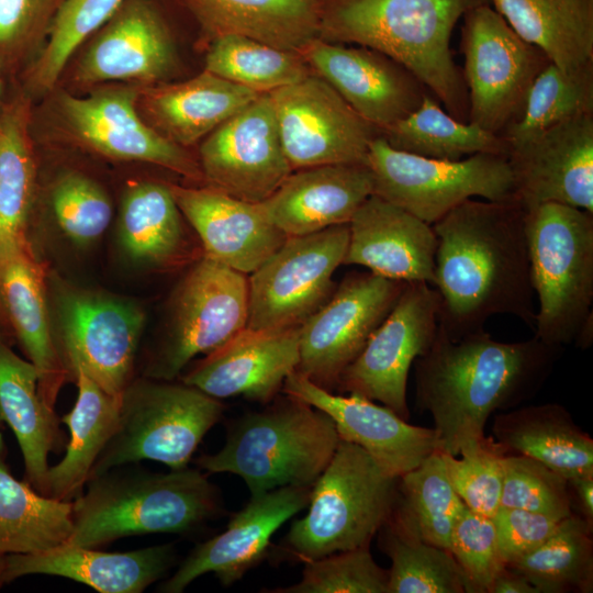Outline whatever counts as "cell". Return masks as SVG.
<instances>
[{"label": "cell", "instance_id": "obj_16", "mask_svg": "<svg viewBox=\"0 0 593 593\" xmlns=\"http://www.w3.org/2000/svg\"><path fill=\"white\" fill-rule=\"evenodd\" d=\"M269 94L293 170L366 164L370 143L380 132L324 79L311 74Z\"/></svg>", "mask_w": 593, "mask_h": 593}, {"label": "cell", "instance_id": "obj_54", "mask_svg": "<svg viewBox=\"0 0 593 593\" xmlns=\"http://www.w3.org/2000/svg\"><path fill=\"white\" fill-rule=\"evenodd\" d=\"M488 593H539L521 573L504 566L494 577Z\"/></svg>", "mask_w": 593, "mask_h": 593}, {"label": "cell", "instance_id": "obj_48", "mask_svg": "<svg viewBox=\"0 0 593 593\" xmlns=\"http://www.w3.org/2000/svg\"><path fill=\"white\" fill-rule=\"evenodd\" d=\"M448 479L467 508L492 517L501 506L504 451L491 438L458 456L443 452Z\"/></svg>", "mask_w": 593, "mask_h": 593}, {"label": "cell", "instance_id": "obj_24", "mask_svg": "<svg viewBox=\"0 0 593 593\" xmlns=\"http://www.w3.org/2000/svg\"><path fill=\"white\" fill-rule=\"evenodd\" d=\"M300 326L277 329L246 327L205 355L181 381L217 400L242 396L268 404L282 390L288 376L298 368Z\"/></svg>", "mask_w": 593, "mask_h": 593}, {"label": "cell", "instance_id": "obj_45", "mask_svg": "<svg viewBox=\"0 0 593 593\" xmlns=\"http://www.w3.org/2000/svg\"><path fill=\"white\" fill-rule=\"evenodd\" d=\"M123 0H63L34 61L30 85L37 92L54 88L75 51L114 14Z\"/></svg>", "mask_w": 593, "mask_h": 593}, {"label": "cell", "instance_id": "obj_43", "mask_svg": "<svg viewBox=\"0 0 593 593\" xmlns=\"http://www.w3.org/2000/svg\"><path fill=\"white\" fill-rule=\"evenodd\" d=\"M588 114H593V63L571 70L550 63L534 80L522 115L502 136L510 147Z\"/></svg>", "mask_w": 593, "mask_h": 593}, {"label": "cell", "instance_id": "obj_29", "mask_svg": "<svg viewBox=\"0 0 593 593\" xmlns=\"http://www.w3.org/2000/svg\"><path fill=\"white\" fill-rule=\"evenodd\" d=\"M0 307L38 373V393L54 409L67 371L49 325L44 271L31 243L0 251Z\"/></svg>", "mask_w": 593, "mask_h": 593}, {"label": "cell", "instance_id": "obj_21", "mask_svg": "<svg viewBox=\"0 0 593 593\" xmlns=\"http://www.w3.org/2000/svg\"><path fill=\"white\" fill-rule=\"evenodd\" d=\"M311 489L283 486L250 495L225 530L197 545L158 591L181 593L205 573H213L224 586L239 581L268 556L273 534L307 506Z\"/></svg>", "mask_w": 593, "mask_h": 593}, {"label": "cell", "instance_id": "obj_55", "mask_svg": "<svg viewBox=\"0 0 593 593\" xmlns=\"http://www.w3.org/2000/svg\"><path fill=\"white\" fill-rule=\"evenodd\" d=\"M593 343V315L590 316L581 326L575 339L574 345L578 348L586 349Z\"/></svg>", "mask_w": 593, "mask_h": 593}, {"label": "cell", "instance_id": "obj_47", "mask_svg": "<svg viewBox=\"0 0 593 593\" xmlns=\"http://www.w3.org/2000/svg\"><path fill=\"white\" fill-rule=\"evenodd\" d=\"M501 506L559 519L573 513L568 480L537 460L514 454L503 457Z\"/></svg>", "mask_w": 593, "mask_h": 593}, {"label": "cell", "instance_id": "obj_20", "mask_svg": "<svg viewBox=\"0 0 593 593\" xmlns=\"http://www.w3.org/2000/svg\"><path fill=\"white\" fill-rule=\"evenodd\" d=\"M299 54L380 133L417 109L427 88L404 66L368 47H346L320 37Z\"/></svg>", "mask_w": 593, "mask_h": 593}, {"label": "cell", "instance_id": "obj_36", "mask_svg": "<svg viewBox=\"0 0 593 593\" xmlns=\"http://www.w3.org/2000/svg\"><path fill=\"white\" fill-rule=\"evenodd\" d=\"M71 502L58 501L18 480L0 444V562L9 555L35 553L68 541Z\"/></svg>", "mask_w": 593, "mask_h": 593}, {"label": "cell", "instance_id": "obj_39", "mask_svg": "<svg viewBox=\"0 0 593 593\" xmlns=\"http://www.w3.org/2000/svg\"><path fill=\"white\" fill-rule=\"evenodd\" d=\"M120 240L135 260L163 264L181 248V212L168 184L136 181L124 192L120 213Z\"/></svg>", "mask_w": 593, "mask_h": 593}, {"label": "cell", "instance_id": "obj_50", "mask_svg": "<svg viewBox=\"0 0 593 593\" xmlns=\"http://www.w3.org/2000/svg\"><path fill=\"white\" fill-rule=\"evenodd\" d=\"M449 551L463 577L468 593H488L505 566L499 555L492 517L465 508L456 521Z\"/></svg>", "mask_w": 593, "mask_h": 593}, {"label": "cell", "instance_id": "obj_42", "mask_svg": "<svg viewBox=\"0 0 593 593\" xmlns=\"http://www.w3.org/2000/svg\"><path fill=\"white\" fill-rule=\"evenodd\" d=\"M208 47L204 70L260 94L313 74L299 53L249 37L225 35L211 41Z\"/></svg>", "mask_w": 593, "mask_h": 593}, {"label": "cell", "instance_id": "obj_26", "mask_svg": "<svg viewBox=\"0 0 593 593\" xmlns=\"http://www.w3.org/2000/svg\"><path fill=\"white\" fill-rule=\"evenodd\" d=\"M344 265L403 282L433 286L437 237L433 225L371 194L348 223Z\"/></svg>", "mask_w": 593, "mask_h": 593}, {"label": "cell", "instance_id": "obj_25", "mask_svg": "<svg viewBox=\"0 0 593 593\" xmlns=\"http://www.w3.org/2000/svg\"><path fill=\"white\" fill-rule=\"evenodd\" d=\"M181 215L199 235L204 256L244 275L255 271L288 238L268 217L262 202L220 190L168 184Z\"/></svg>", "mask_w": 593, "mask_h": 593}, {"label": "cell", "instance_id": "obj_22", "mask_svg": "<svg viewBox=\"0 0 593 593\" xmlns=\"http://www.w3.org/2000/svg\"><path fill=\"white\" fill-rule=\"evenodd\" d=\"M507 159L515 198L525 210L556 202L593 213V114L510 146Z\"/></svg>", "mask_w": 593, "mask_h": 593}, {"label": "cell", "instance_id": "obj_23", "mask_svg": "<svg viewBox=\"0 0 593 593\" xmlns=\"http://www.w3.org/2000/svg\"><path fill=\"white\" fill-rule=\"evenodd\" d=\"M283 393L326 413L340 439L362 448L389 475L399 478L439 450L434 428L411 425L385 405L362 395L334 393L293 371Z\"/></svg>", "mask_w": 593, "mask_h": 593}, {"label": "cell", "instance_id": "obj_37", "mask_svg": "<svg viewBox=\"0 0 593 593\" xmlns=\"http://www.w3.org/2000/svg\"><path fill=\"white\" fill-rule=\"evenodd\" d=\"M466 505L455 492L440 450L399 477L388 519L395 528L449 550L454 525Z\"/></svg>", "mask_w": 593, "mask_h": 593}, {"label": "cell", "instance_id": "obj_44", "mask_svg": "<svg viewBox=\"0 0 593 593\" xmlns=\"http://www.w3.org/2000/svg\"><path fill=\"white\" fill-rule=\"evenodd\" d=\"M390 558L388 593H463V577L448 549L404 534L385 522L377 534Z\"/></svg>", "mask_w": 593, "mask_h": 593}, {"label": "cell", "instance_id": "obj_2", "mask_svg": "<svg viewBox=\"0 0 593 593\" xmlns=\"http://www.w3.org/2000/svg\"><path fill=\"white\" fill-rule=\"evenodd\" d=\"M560 351L535 336L500 342L484 328L452 340L438 326L433 345L413 366L416 404L432 416L439 450L458 456L477 446L493 413L536 394Z\"/></svg>", "mask_w": 593, "mask_h": 593}, {"label": "cell", "instance_id": "obj_12", "mask_svg": "<svg viewBox=\"0 0 593 593\" xmlns=\"http://www.w3.org/2000/svg\"><path fill=\"white\" fill-rule=\"evenodd\" d=\"M248 312L245 275L203 256L180 282L166 338L144 374L174 380L195 356L214 351L245 329Z\"/></svg>", "mask_w": 593, "mask_h": 593}, {"label": "cell", "instance_id": "obj_5", "mask_svg": "<svg viewBox=\"0 0 593 593\" xmlns=\"http://www.w3.org/2000/svg\"><path fill=\"white\" fill-rule=\"evenodd\" d=\"M232 422L223 447L194 462L209 473L240 477L250 495L283 486H312L339 441L333 419L288 395Z\"/></svg>", "mask_w": 593, "mask_h": 593}, {"label": "cell", "instance_id": "obj_1", "mask_svg": "<svg viewBox=\"0 0 593 593\" xmlns=\"http://www.w3.org/2000/svg\"><path fill=\"white\" fill-rule=\"evenodd\" d=\"M433 228L438 326L450 339L483 329L494 315H512L534 327L525 209L517 200L469 199Z\"/></svg>", "mask_w": 593, "mask_h": 593}, {"label": "cell", "instance_id": "obj_35", "mask_svg": "<svg viewBox=\"0 0 593 593\" xmlns=\"http://www.w3.org/2000/svg\"><path fill=\"white\" fill-rule=\"evenodd\" d=\"M491 5L558 67L593 63V0H491Z\"/></svg>", "mask_w": 593, "mask_h": 593}, {"label": "cell", "instance_id": "obj_17", "mask_svg": "<svg viewBox=\"0 0 593 593\" xmlns=\"http://www.w3.org/2000/svg\"><path fill=\"white\" fill-rule=\"evenodd\" d=\"M143 87L104 86L78 97L64 93L59 114L67 133L85 148L119 159L154 164L191 179L203 178L200 165L164 137L139 114Z\"/></svg>", "mask_w": 593, "mask_h": 593}, {"label": "cell", "instance_id": "obj_28", "mask_svg": "<svg viewBox=\"0 0 593 593\" xmlns=\"http://www.w3.org/2000/svg\"><path fill=\"white\" fill-rule=\"evenodd\" d=\"M371 194L366 164L325 165L293 170L262 205L288 237L301 236L348 224Z\"/></svg>", "mask_w": 593, "mask_h": 593}, {"label": "cell", "instance_id": "obj_46", "mask_svg": "<svg viewBox=\"0 0 593 593\" xmlns=\"http://www.w3.org/2000/svg\"><path fill=\"white\" fill-rule=\"evenodd\" d=\"M388 569L373 559L369 547L334 552L304 562L298 583L271 593H388Z\"/></svg>", "mask_w": 593, "mask_h": 593}, {"label": "cell", "instance_id": "obj_41", "mask_svg": "<svg viewBox=\"0 0 593 593\" xmlns=\"http://www.w3.org/2000/svg\"><path fill=\"white\" fill-rule=\"evenodd\" d=\"M592 528L572 513L541 545L506 567L524 575L539 593L592 592Z\"/></svg>", "mask_w": 593, "mask_h": 593}, {"label": "cell", "instance_id": "obj_19", "mask_svg": "<svg viewBox=\"0 0 593 593\" xmlns=\"http://www.w3.org/2000/svg\"><path fill=\"white\" fill-rule=\"evenodd\" d=\"M178 66L169 22L155 0H123L80 57L75 81L139 87L163 83Z\"/></svg>", "mask_w": 593, "mask_h": 593}, {"label": "cell", "instance_id": "obj_9", "mask_svg": "<svg viewBox=\"0 0 593 593\" xmlns=\"http://www.w3.org/2000/svg\"><path fill=\"white\" fill-rule=\"evenodd\" d=\"M366 165L373 194L430 225L469 199L516 200L512 169L502 154L434 159L395 149L378 135L370 143Z\"/></svg>", "mask_w": 593, "mask_h": 593}, {"label": "cell", "instance_id": "obj_52", "mask_svg": "<svg viewBox=\"0 0 593 593\" xmlns=\"http://www.w3.org/2000/svg\"><path fill=\"white\" fill-rule=\"evenodd\" d=\"M63 0H0V49L13 52L48 33Z\"/></svg>", "mask_w": 593, "mask_h": 593}, {"label": "cell", "instance_id": "obj_31", "mask_svg": "<svg viewBox=\"0 0 593 593\" xmlns=\"http://www.w3.org/2000/svg\"><path fill=\"white\" fill-rule=\"evenodd\" d=\"M208 44L239 35L299 53L320 36L318 0H177Z\"/></svg>", "mask_w": 593, "mask_h": 593}, {"label": "cell", "instance_id": "obj_40", "mask_svg": "<svg viewBox=\"0 0 593 593\" xmlns=\"http://www.w3.org/2000/svg\"><path fill=\"white\" fill-rule=\"evenodd\" d=\"M22 102L0 116V251L30 242L27 223L35 187V161Z\"/></svg>", "mask_w": 593, "mask_h": 593}, {"label": "cell", "instance_id": "obj_13", "mask_svg": "<svg viewBox=\"0 0 593 593\" xmlns=\"http://www.w3.org/2000/svg\"><path fill=\"white\" fill-rule=\"evenodd\" d=\"M348 224L289 236L248 280L247 328L300 326L336 289L333 275L343 265Z\"/></svg>", "mask_w": 593, "mask_h": 593}, {"label": "cell", "instance_id": "obj_49", "mask_svg": "<svg viewBox=\"0 0 593 593\" xmlns=\"http://www.w3.org/2000/svg\"><path fill=\"white\" fill-rule=\"evenodd\" d=\"M52 208L64 234L80 245L100 237L112 219V204L105 191L79 172L58 178L52 190Z\"/></svg>", "mask_w": 593, "mask_h": 593}, {"label": "cell", "instance_id": "obj_51", "mask_svg": "<svg viewBox=\"0 0 593 593\" xmlns=\"http://www.w3.org/2000/svg\"><path fill=\"white\" fill-rule=\"evenodd\" d=\"M492 521L499 555L506 566L541 545L562 519L522 508L500 506Z\"/></svg>", "mask_w": 593, "mask_h": 593}, {"label": "cell", "instance_id": "obj_34", "mask_svg": "<svg viewBox=\"0 0 593 593\" xmlns=\"http://www.w3.org/2000/svg\"><path fill=\"white\" fill-rule=\"evenodd\" d=\"M77 401L60 419L68 426L64 458L49 466L44 495L72 502L85 489L92 468L113 436L119 421L120 399L105 393L82 370L74 372Z\"/></svg>", "mask_w": 593, "mask_h": 593}, {"label": "cell", "instance_id": "obj_56", "mask_svg": "<svg viewBox=\"0 0 593 593\" xmlns=\"http://www.w3.org/2000/svg\"><path fill=\"white\" fill-rule=\"evenodd\" d=\"M4 424L5 423H4V421H3L2 416H1V413H0V444L4 440L3 435H2V429H3Z\"/></svg>", "mask_w": 593, "mask_h": 593}, {"label": "cell", "instance_id": "obj_4", "mask_svg": "<svg viewBox=\"0 0 593 593\" xmlns=\"http://www.w3.org/2000/svg\"><path fill=\"white\" fill-rule=\"evenodd\" d=\"M221 512L220 493L200 469L152 472L127 463L87 481L71 502L67 544L98 548L130 536L187 535Z\"/></svg>", "mask_w": 593, "mask_h": 593}, {"label": "cell", "instance_id": "obj_33", "mask_svg": "<svg viewBox=\"0 0 593 593\" xmlns=\"http://www.w3.org/2000/svg\"><path fill=\"white\" fill-rule=\"evenodd\" d=\"M0 413L24 462V481L44 494L48 457L64 445L60 419L38 393V373L0 338Z\"/></svg>", "mask_w": 593, "mask_h": 593}, {"label": "cell", "instance_id": "obj_30", "mask_svg": "<svg viewBox=\"0 0 593 593\" xmlns=\"http://www.w3.org/2000/svg\"><path fill=\"white\" fill-rule=\"evenodd\" d=\"M259 94L203 70L182 82L143 87L137 109L164 137L187 147L213 132Z\"/></svg>", "mask_w": 593, "mask_h": 593}, {"label": "cell", "instance_id": "obj_32", "mask_svg": "<svg viewBox=\"0 0 593 593\" xmlns=\"http://www.w3.org/2000/svg\"><path fill=\"white\" fill-rule=\"evenodd\" d=\"M492 433L504 454L529 457L567 480L593 475V439L561 404L500 412L493 418Z\"/></svg>", "mask_w": 593, "mask_h": 593}, {"label": "cell", "instance_id": "obj_18", "mask_svg": "<svg viewBox=\"0 0 593 593\" xmlns=\"http://www.w3.org/2000/svg\"><path fill=\"white\" fill-rule=\"evenodd\" d=\"M199 153L209 187L246 202H264L293 171L269 93L259 94L211 132Z\"/></svg>", "mask_w": 593, "mask_h": 593}, {"label": "cell", "instance_id": "obj_11", "mask_svg": "<svg viewBox=\"0 0 593 593\" xmlns=\"http://www.w3.org/2000/svg\"><path fill=\"white\" fill-rule=\"evenodd\" d=\"M57 349L74 378L82 370L120 399L134 379L145 314L135 303L108 293L56 286Z\"/></svg>", "mask_w": 593, "mask_h": 593}, {"label": "cell", "instance_id": "obj_3", "mask_svg": "<svg viewBox=\"0 0 593 593\" xmlns=\"http://www.w3.org/2000/svg\"><path fill=\"white\" fill-rule=\"evenodd\" d=\"M481 4L491 0H318V37L390 57L451 116L468 122V90L452 59L450 37L465 13Z\"/></svg>", "mask_w": 593, "mask_h": 593}, {"label": "cell", "instance_id": "obj_10", "mask_svg": "<svg viewBox=\"0 0 593 593\" xmlns=\"http://www.w3.org/2000/svg\"><path fill=\"white\" fill-rule=\"evenodd\" d=\"M462 77L468 90V122L496 135L523 113L536 77L551 63L524 41L491 4L462 16Z\"/></svg>", "mask_w": 593, "mask_h": 593}, {"label": "cell", "instance_id": "obj_14", "mask_svg": "<svg viewBox=\"0 0 593 593\" xmlns=\"http://www.w3.org/2000/svg\"><path fill=\"white\" fill-rule=\"evenodd\" d=\"M439 304L432 284L407 282L393 309L342 372L336 390L379 402L407 421L409 372L435 340Z\"/></svg>", "mask_w": 593, "mask_h": 593}, {"label": "cell", "instance_id": "obj_53", "mask_svg": "<svg viewBox=\"0 0 593 593\" xmlns=\"http://www.w3.org/2000/svg\"><path fill=\"white\" fill-rule=\"evenodd\" d=\"M572 507L593 527V475H582L568 480Z\"/></svg>", "mask_w": 593, "mask_h": 593}, {"label": "cell", "instance_id": "obj_15", "mask_svg": "<svg viewBox=\"0 0 593 593\" xmlns=\"http://www.w3.org/2000/svg\"><path fill=\"white\" fill-rule=\"evenodd\" d=\"M406 283L370 271L347 276L300 326L296 371L334 392L342 372L393 309Z\"/></svg>", "mask_w": 593, "mask_h": 593}, {"label": "cell", "instance_id": "obj_38", "mask_svg": "<svg viewBox=\"0 0 593 593\" xmlns=\"http://www.w3.org/2000/svg\"><path fill=\"white\" fill-rule=\"evenodd\" d=\"M380 135L395 149L434 159L460 160L480 153H508L502 135L455 119L429 93L417 109Z\"/></svg>", "mask_w": 593, "mask_h": 593}, {"label": "cell", "instance_id": "obj_27", "mask_svg": "<svg viewBox=\"0 0 593 593\" xmlns=\"http://www.w3.org/2000/svg\"><path fill=\"white\" fill-rule=\"evenodd\" d=\"M176 559L172 544L104 552L65 542L41 552L4 557L0 589L21 577L46 574L83 583L100 593H141L164 578Z\"/></svg>", "mask_w": 593, "mask_h": 593}, {"label": "cell", "instance_id": "obj_6", "mask_svg": "<svg viewBox=\"0 0 593 593\" xmlns=\"http://www.w3.org/2000/svg\"><path fill=\"white\" fill-rule=\"evenodd\" d=\"M398 480L362 448L339 439L332 459L312 485L307 513L292 522L278 556L304 563L370 547L391 515Z\"/></svg>", "mask_w": 593, "mask_h": 593}, {"label": "cell", "instance_id": "obj_7", "mask_svg": "<svg viewBox=\"0 0 593 593\" xmlns=\"http://www.w3.org/2000/svg\"><path fill=\"white\" fill-rule=\"evenodd\" d=\"M525 232L539 304L534 336L562 348L593 315V213L540 203L525 210Z\"/></svg>", "mask_w": 593, "mask_h": 593}, {"label": "cell", "instance_id": "obj_8", "mask_svg": "<svg viewBox=\"0 0 593 593\" xmlns=\"http://www.w3.org/2000/svg\"><path fill=\"white\" fill-rule=\"evenodd\" d=\"M223 411L220 400L182 381L133 379L120 396L116 429L90 478L142 460L158 461L171 470L189 467Z\"/></svg>", "mask_w": 593, "mask_h": 593}]
</instances>
